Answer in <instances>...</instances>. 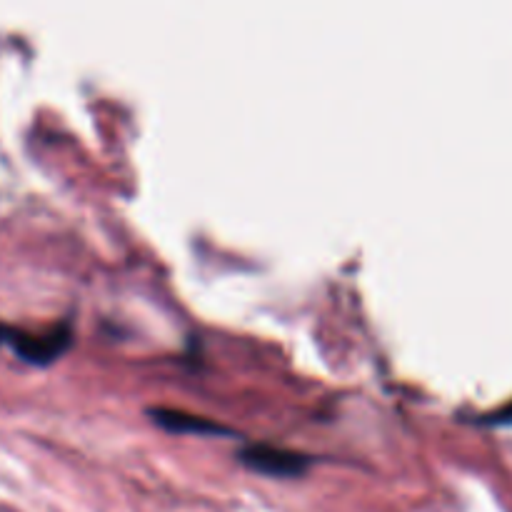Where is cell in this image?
<instances>
[{"mask_svg":"<svg viewBox=\"0 0 512 512\" xmlns=\"http://www.w3.org/2000/svg\"><path fill=\"white\" fill-rule=\"evenodd\" d=\"M73 343V330L68 323L50 325L45 330H23L0 323V345L15 350L25 363L48 365L65 353Z\"/></svg>","mask_w":512,"mask_h":512,"instance_id":"6da1fadb","label":"cell"},{"mask_svg":"<svg viewBox=\"0 0 512 512\" xmlns=\"http://www.w3.org/2000/svg\"><path fill=\"white\" fill-rule=\"evenodd\" d=\"M240 460L250 468L260 470V473L268 475H283V478H290V475H300L310 465V458L295 453V450L278 448V445L270 443H250L240 450Z\"/></svg>","mask_w":512,"mask_h":512,"instance_id":"7a4b0ae2","label":"cell"},{"mask_svg":"<svg viewBox=\"0 0 512 512\" xmlns=\"http://www.w3.org/2000/svg\"><path fill=\"white\" fill-rule=\"evenodd\" d=\"M150 415H153L155 423L163 425L165 430H173V433H225L213 420L175 408H155L150 410Z\"/></svg>","mask_w":512,"mask_h":512,"instance_id":"3957f363","label":"cell"}]
</instances>
